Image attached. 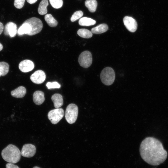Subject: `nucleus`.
<instances>
[{
	"mask_svg": "<svg viewBox=\"0 0 168 168\" xmlns=\"http://www.w3.org/2000/svg\"><path fill=\"white\" fill-rule=\"evenodd\" d=\"M139 151L143 160L152 166L163 163L167 156V152L161 142L152 137H147L142 142Z\"/></svg>",
	"mask_w": 168,
	"mask_h": 168,
	"instance_id": "1",
	"label": "nucleus"
},
{
	"mask_svg": "<svg viewBox=\"0 0 168 168\" xmlns=\"http://www.w3.org/2000/svg\"><path fill=\"white\" fill-rule=\"evenodd\" d=\"M21 155V152L18 148L11 144L8 145L1 152L2 157L5 161L13 164L20 161Z\"/></svg>",
	"mask_w": 168,
	"mask_h": 168,
	"instance_id": "2",
	"label": "nucleus"
},
{
	"mask_svg": "<svg viewBox=\"0 0 168 168\" xmlns=\"http://www.w3.org/2000/svg\"><path fill=\"white\" fill-rule=\"evenodd\" d=\"M115 78V73L113 69L110 67L104 68L100 74L102 82L105 85L110 86L114 82Z\"/></svg>",
	"mask_w": 168,
	"mask_h": 168,
	"instance_id": "3",
	"label": "nucleus"
},
{
	"mask_svg": "<svg viewBox=\"0 0 168 168\" xmlns=\"http://www.w3.org/2000/svg\"><path fill=\"white\" fill-rule=\"evenodd\" d=\"M77 106L74 104H69L67 107L65 113V118L70 124L74 123L77 118L78 114Z\"/></svg>",
	"mask_w": 168,
	"mask_h": 168,
	"instance_id": "4",
	"label": "nucleus"
},
{
	"mask_svg": "<svg viewBox=\"0 0 168 168\" xmlns=\"http://www.w3.org/2000/svg\"><path fill=\"white\" fill-rule=\"evenodd\" d=\"M29 24L31 30L29 35H33L40 32L43 28V23L39 19L35 17H31L25 21Z\"/></svg>",
	"mask_w": 168,
	"mask_h": 168,
	"instance_id": "5",
	"label": "nucleus"
},
{
	"mask_svg": "<svg viewBox=\"0 0 168 168\" xmlns=\"http://www.w3.org/2000/svg\"><path fill=\"white\" fill-rule=\"evenodd\" d=\"M64 114L63 109L58 108L50 111L48 114V117L52 124H56L62 119Z\"/></svg>",
	"mask_w": 168,
	"mask_h": 168,
	"instance_id": "6",
	"label": "nucleus"
},
{
	"mask_svg": "<svg viewBox=\"0 0 168 168\" xmlns=\"http://www.w3.org/2000/svg\"><path fill=\"white\" fill-rule=\"evenodd\" d=\"M78 61L80 65L82 67L85 68L89 67L92 61L91 53L87 50L82 52L79 56Z\"/></svg>",
	"mask_w": 168,
	"mask_h": 168,
	"instance_id": "7",
	"label": "nucleus"
},
{
	"mask_svg": "<svg viewBox=\"0 0 168 168\" xmlns=\"http://www.w3.org/2000/svg\"><path fill=\"white\" fill-rule=\"evenodd\" d=\"M35 146L31 144L24 145L22 148L21 155L26 157H31L33 156L36 152Z\"/></svg>",
	"mask_w": 168,
	"mask_h": 168,
	"instance_id": "8",
	"label": "nucleus"
},
{
	"mask_svg": "<svg viewBox=\"0 0 168 168\" xmlns=\"http://www.w3.org/2000/svg\"><path fill=\"white\" fill-rule=\"evenodd\" d=\"M124 26L128 30L131 32H134L137 30L138 24L136 20L133 17L125 16L123 19Z\"/></svg>",
	"mask_w": 168,
	"mask_h": 168,
	"instance_id": "9",
	"label": "nucleus"
},
{
	"mask_svg": "<svg viewBox=\"0 0 168 168\" xmlns=\"http://www.w3.org/2000/svg\"><path fill=\"white\" fill-rule=\"evenodd\" d=\"M46 75L42 70H39L35 72L30 77L31 80L33 83L37 84L42 83L45 80Z\"/></svg>",
	"mask_w": 168,
	"mask_h": 168,
	"instance_id": "10",
	"label": "nucleus"
},
{
	"mask_svg": "<svg viewBox=\"0 0 168 168\" xmlns=\"http://www.w3.org/2000/svg\"><path fill=\"white\" fill-rule=\"evenodd\" d=\"M17 28L16 24L10 22L7 23L4 28V34L6 35H9L11 37H15L17 33Z\"/></svg>",
	"mask_w": 168,
	"mask_h": 168,
	"instance_id": "11",
	"label": "nucleus"
},
{
	"mask_svg": "<svg viewBox=\"0 0 168 168\" xmlns=\"http://www.w3.org/2000/svg\"><path fill=\"white\" fill-rule=\"evenodd\" d=\"M33 62L29 60L22 61L19 64V68L22 72H27L32 70L34 68Z\"/></svg>",
	"mask_w": 168,
	"mask_h": 168,
	"instance_id": "12",
	"label": "nucleus"
},
{
	"mask_svg": "<svg viewBox=\"0 0 168 168\" xmlns=\"http://www.w3.org/2000/svg\"><path fill=\"white\" fill-rule=\"evenodd\" d=\"M33 99L34 103L36 105H41L45 100L44 93L40 91H35L33 94Z\"/></svg>",
	"mask_w": 168,
	"mask_h": 168,
	"instance_id": "13",
	"label": "nucleus"
},
{
	"mask_svg": "<svg viewBox=\"0 0 168 168\" xmlns=\"http://www.w3.org/2000/svg\"><path fill=\"white\" fill-rule=\"evenodd\" d=\"M26 93V89L23 86H20L12 91L11 92V95L13 97L17 98L23 97Z\"/></svg>",
	"mask_w": 168,
	"mask_h": 168,
	"instance_id": "14",
	"label": "nucleus"
},
{
	"mask_svg": "<svg viewBox=\"0 0 168 168\" xmlns=\"http://www.w3.org/2000/svg\"><path fill=\"white\" fill-rule=\"evenodd\" d=\"M51 100L54 104V106L56 109L59 108L63 104V100L62 96L59 94L55 93L52 96Z\"/></svg>",
	"mask_w": 168,
	"mask_h": 168,
	"instance_id": "15",
	"label": "nucleus"
},
{
	"mask_svg": "<svg viewBox=\"0 0 168 168\" xmlns=\"http://www.w3.org/2000/svg\"><path fill=\"white\" fill-rule=\"evenodd\" d=\"M31 30V29L29 24L25 21L20 27L17 30V34L19 35L26 34L29 35Z\"/></svg>",
	"mask_w": 168,
	"mask_h": 168,
	"instance_id": "16",
	"label": "nucleus"
},
{
	"mask_svg": "<svg viewBox=\"0 0 168 168\" xmlns=\"http://www.w3.org/2000/svg\"><path fill=\"white\" fill-rule=\"evenodd\" d=\"M108 29V25L105 24H102L91 29V31L92 33L100 34L106 32Z\"/></svg>",
	"mask_w": 168,
	"mask_h": 168,
	"instance_id": "17",
	"label": "nucleus"
},
{
	"mask_svg": "<svg viewBox=\"0 0 168 168\" xmlns=\"http://www.w3.org/2000/svg\"><path fill=\"white\" fill-rule=\"evenodd\" d=\"M78 23L79 25L81 26H89L95 24L96 21L90 18L83 17L80 19Z\"/></svg>",
	"mask_w": 168,
	"mask_h": 168,
	"instance_id": "18",
	"label": "nucleus"
},
{
	"mask_svg": "<svg viewBox=\"0 0 168 168\" xmlns=\"http://www.w3.org/2000/svg\"><path fill=\"white\" fill-rule=\"evenodd\" d=\"M85 4L90 12H94L96 11L97 6L96 0H86Z\"/></svg>",
	"mask_w": 168,
	"mask_h": 168,
	"instance_id": "19",
	"label": "nucleus"
},
{
	"mask_svg": "<svg viewBox=\"0 0 168 168\" xmlns=\"http://www.w3.org/2000/svg\"><path fill=\"white\" fill-rule=\"evenodd\" d=\"M49 4L48 0H42L40 2L38 11L40 15L46 14L47 12V7Z\"/></svg>",
	"mask_w": 168,
	"mask_h": 168,
	"instance_id": "20",
	"label": "nucleus"
},
{
	"mask_svg": "<svg viewBox=\"0 0 168 168\" xmlns=\"http://www.w3.org/2000/svg\"><path fill=\"white\" fill-rule=\"evenodd\" d=\"M77 34L81 37L86 39L91 38L93 35L91 31L85 29H79L77 31Z\"/></svg>",
	"mask_w": 168,
	"mask_h": 168,
	"instance_id": "21",
	"label": "nucleus"
},
{
	"mask_svg": "<svg viewBox=\"0 0 168 168\" xmlns=\"http://www.w3.org/2000/svg\"><path fill=\"white\" fill-rule=\"evenodd\" d=\"M44 19L47 24L50 27H55L58 25L57 21L51 14H47L45 15L44 16Z\"/></svg>",
	"mask_w": 168,
	"mask_h": 168,
	"instance_id": "22",
	"label": "nucleus"
},
{
	"mask_svg": "<svg viewBox=\"0 0 168 168\" xmlns=\"http://www.w3.org/2000/svg\"><path fill=\"white\" fill-rule=\"evenodd\" d=\"M9 69V65L4 62H0V72L1 76L6 75L8 72Z\"/></svg>",
	"mask_w": 168,
	"mask_h": 168,
	"instance_id": "23",
	"label": "nucleus"
},
{
	"mask_svg": "<svg viewBox=\"0 0 168 168\" xmlns=\"http://www.w3.org/2000/svg\"><path fill=\"white\" fill-rule=\"evenodd\" d=\"M49 1L52 7L56 9L61 8L63 5V0H49Z\"/></svg>",
	"mask_w": 168,
	"mask_h": 168,
	"instance_id": "24",
	"label": "nucleus"
},
{
	"mask_svg": "<svg viewBox=\"0 0 168 168\" xmlns=\"http://www.w3.org/2000/svg\"><path fill=\"white\" fill-rule=\"evenodd\" d=\"M83 13L81 11H78L75 12L72 16L70 20L72 22H74L82 17Z\"/></svg>",
	"mask_w": 168,
	"mask_h": 168,
	"instance_id": "25",
	"label": "nucleus"
},
{
	"mask_svg": "<svg viewBox=\"0 0 168 168\" xmlns=\"http://www.w3.org/2000/svg\"><path fill=\"white\" fill-rule=\"evenodd\" d=\"M46 86L48 89L51 88H59L60 87V85L58 82H48L46 84Z\"/></svg>",
	"mask_w": 168,
	"mask_h": 168,
	"instance_id": "26",
	"label": "nucleus"
},
{
	"mask_svg": "<svg viewBox=\"0 0 168 168\" xmlns=\"http://www.w3.org/2000/svg\"><path fill=\"white\" fill-rule=\"evenodd\" d=\"M25 2V0H14V5L16 8L21 9L23 7Z\"/></svg>",
	"mask_w": 168,
	"mask_h": 168,
	"instance_id": "27",
	"label": "nucleus"
},
{
	"mask_svg": "<svg viewBox=\"0 0 168 168\" xmlns=\"http://www.w3.org/2000/svg\"><path fill=\"white\" fill-rule=\"evenodd\" d=\"M6 168H19L17 166L11 163H7L6 166Z\"/></svg>",
	"mask_w": 168,
	"mask_h": 168,
	"instance_id": "28",
	"label": "nucleus"
},
{
	"mask_svg": "<svg viewBox=\"0 0 168 168\" xmlns=\"http://www.w3.org/2000/svg\"><path fill=\"white\" fill-rule=\"evenodd\" d=\"M4 29V26L3 24L0 22V35L2 33Z\"/></svg>",
	"mask_w": 168,
	"mask_h": 168,
	"instance_id": "29",
	"label": "nucleus"
},
{
	"mask_svg": "<svg viewBox=\"0 0 168 168\" xmlns=\"http://www.w3.org/2000/svg\"><path fill=\"white\" fill-rule=\"evenodd\" d=\"M26 1L29 3L32 4L35 3L37 0H26Z\"/></svg>",
	"mask_w": 168,
	"mask_h": 168,
	"instance_id": "30",
	"label": "nucleus"
},
{
	"mask_svg": "<svg viewBox=\"0 0 168 168\" xmlns=\"http://www.w3.org/2000/svg\"><path fill=\"white\" fill-rule=\"evenodd\" d=\"M3 48V46L2 44L0 43V51L2 50Z\"/></svg>",
	"mask_w": 168,
	"mask_h": 168,
	"instance_id": "31",
	"label": "nucleus"
},
{
	"mask_svg": "<svg viewBox=\"0 0 168 168\" xmlns=\"http://www.w3.org/2000/svg\"><path fill=\"white\" fill-rule=\"evenodd\" d=\"M33 168H40L38 166H35Z\"/></svg>",
	"mask_w": 168,
	"mask_h": 168,
	"instance_id": "32",
	"label": "nucleus"
},
{
	"mask_svg": "<svg viewBox=\"0 0 168 168\" xmlns=\"http://www.w3.org/2000/svg\"><path fill=\"white\" fill-rule=\"evenodd\" d=\"M1 76V72H0V77Z\"/></svg>",
	"mask_w": 168,
	"mask_h": 168,
	"instance_id": "33",
	"label": "nucleus"
}]
</instances>
